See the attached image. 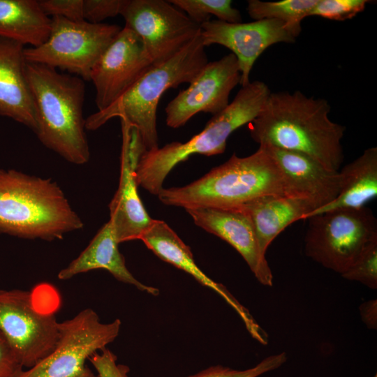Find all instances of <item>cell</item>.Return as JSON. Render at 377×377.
<instances>
[{
    "label": "cell",
    "instance_id": "5bb4252c",
    "mask_svg": "<svg viewBox=\"0 0 377 377\" xmlns=\"http://www.w3.org/2000/svg\"><path fill=\"white\" fill-rule=\"evenodd\" d=\"M200 35L205 47L217 44L232 51L237 59L242 87L251 81L250 73L260 55L269 46L279 43H293L296 38L286 24L277 20L264 19L251 22L228 23L218 20L200 25Z\"/></svg>",
    "mask_w": 377,
    "mask_h": 377
},
{
    "label": "cell",
    "instance_id": "8992f818",
    "mask_svg": "<svg viewBox=\"0 0 377 377\" xmlns=\"http://www.w3.org/2000/svg\"><path fill=\"white\" fill-rule=\"evenodd\" d=\"M270 93L264 82H250L241 87L223 110L208 121L200 133L187 142H172L161 148L145 151L134 168L137 185L158 195L165 179L178 163L194 154L209 156L223 154L229 136L258 116Z\"/></svg>",
    "mask_w": 377,
    "mask_h": 377
},
{
    "label": "cell",
    "instance_id": "cb8c5ba5",
    "mask_svg": "<svg viewBox=\"0 0 377 377\" xmlns=\"http://www.w3.org/2000/svg\"><path fill=\"white\" fill-rule=\"evenodd\" d=\"M318 0H282L263 1L249 0L246 10L254 20L274 19L283 22L295 38L302 31V21L310 15Z\"/></svg>",
    "mask_w": 377,
    "mask_h": 377
},
{
    "label": "cell",
    "instance_id": "484cf974",
    "mask_svg": "<svg viewBox=\"0 0 377 377\" xmlns=\"http://www.w3.org/2000/svg\"><path fill=\"white\" fill-rule=\"evenodd\" d=\"M344 279L377 289V239L369 243L353 264L341 274Z\"/></svg>",
    "mask_w": 377,
    "mask_h": 377
},
{
    "label": "cell",
    "instance_id": "f1b7e54d",
    "mask_svg": "<svg viewBox=\"0 0 377 377\" xmlns=\"http://www.w3.org/2000/svg\"><path fill=\"white\" fill-rule=\"evenodd\" d=\"M127 0H83L84 20L99 24L106 18L120 15Z\"/></svg>",
    "mask_w": 377,
    "mask_h": 377
},
{
    "label": "cell",
    "instance_id": "f546056e",
    "mask_svg": "<svg viewBox=\"0 0 377 377\" xmlns=\"http://www.w3.org/2000/svg\"><path fill=\"white\" fill-rule=\"evenodd\" d=\"M89 360L98 374L89 377H128V367L118 364L117 356L107 348L94 354Z\"/></svg>",
    "mask_w": 377,
    "mask_h": 377
},
{
    "label": "cell",
    "instance_id": "1f68e13d",
    "mask_svg": "<svg viewBox=\"0 0 377 377\" xmlns=\"http://www.w3.org/2000/svg\"><path fill=\"white\" fill-rule=\"evenodd\" d=\"M24 369L11 346L0 332V377H17Z\"/></svg>",
    "mask_w": 377,
    "mask_h": 377
},
{
    "label": "cell",
    "instance_id": "7402d4cb",
    "mask_svg": "<svg viewBox=\"0 0 377 377\" xmlns=\"http://www.w3.org/2000/svg\"><path fill=\"white\" fill-rule=\"evenodd\" d=\"M50 27L51 17L38 1L0 0V37L38 47L47 40Z\"/></svg>",
    "mask_w": 377,
    "mask_h": 377
},
{
    "label": "cell",
    "instance_id": "d4e9b609",
    "mask_svg": "<svg viewBox=\"0 0 377 377\" xmlns=\"http://www.w3.org/2000/svg\"><path fill=\"white\" fill-rule=\"evenodd\" d=\"M198 25L210 20L212 15L218 20L228 23L242 22L239 10L232 6L230 0H169Z\"/></svg>",
    "mask_w": 377,
    "mask_h": 377
},
{
    "label": "cell",
    "instance_id": "5b68a950",
    "mask_svg": "<svg viewBox=\"0 0 377 377\" xmlns=\"http://www.w3.org/2000/svg\"><path fill=\"white\" fill-rule=\"evenodd\" d=\"M200 33L168 60L153 65L133 86L108 108L85 119V128L96 130L114 117L133 128L145 151L158 147L156 111L168 89L191 83L208 63Z\"/></svg>",
    "mask_w": 377,
    "mask_h": 377
},
{
    "label": "cell",
    "instance_id": "ffe728a7",
    "mask_svg": "<svg viewBox=\"0 0 377 377\" xmlns=\"http://www.w3.org/2000/svg\"><path fill=\"white\" fill-rule=\"evenodd\" d=\"M249 216L260 252L265 256L272 242L286 227L317 209L304 198L268 195L251 200L240 206Z\"/></svg>",
    "mask_w": 377,
    "mask_h": 377
},
{
    "label": "cell",
    "instance_id": "2e32d148",
    "mask_svg": "<svg viewBox=\"0 0 377 377\" xmlns=\"http://www.w3.org/2000/svg\"><path fill=\"white\" fill-rule=\"evenodd\" d=\"M24 48L15 40L0 37V115L34 132L35 108L26 76Z\"/></svg>",
    "mask_w": 377,
    "mask_h": 377
},
{
    "label": "cell",
    "instance_id": "4dcf8cb0",
    "mask_svg": "<svg viewBox=\"0 0 377 377\" xmlns=\"http://www.w3.org/2000/svg\"><path fill=\"white\" fill-rule=\"evenodd\" d=\"M39 5L45 15L61 17L72 21H82L83 0H40Z\"/></svg>",
    "mask_w": 377,
    "mask_h": 377
},
{
    "label": "cell",
    "instance_id": "8fae6325",
    "mask_svg": "<svg viewBox=\"0 0 377 377\" xmlns=\"http://www.w3.org/2000/svg\"><path fill=\"white\" fill-rule=\"evenodd\" d=\"M142 40L153 65L188 45L201 31L186 13L164 0H127L120 14Z\"/></svg>",
    "mask_w": 377,
    "mask_h": 377
},
{
    "label": "cell",
    "instance_id": "52a82bcc",
    "mask_svg": "<svg viewBox=\"0 0 377 377\" xmlns=\"http://www.w3.org/2000/svg\"><path fill=\"white\" fill-rule=\"evenodd\" d=\"M307 219L306 256L341 275L377 239L376 218L366 207L333 209Z\"/></svg>",
    "mask_w": 377,
    "mask_h": 377
},
{
    "label": "cell",
    "instance_id": "7c38bea8",
    "mask_svg": "<svg viewBox=\"0 0 377 377\" xmlns=\"http://www.w3.org/2000/svg\"><path fill=\"white\" fill-rule=\"evenodd\" d=\"M240 80L239 66L234 54L208 62L188 87L165 107L167 126L172 128L183 126L200 112L213 116L221 112L229 105L230 94Z\"/></svg>",
    "mask_w": 377,
    "mask_h": 377
},
{
    "label": "cell",
    "instance_id": "4316f807",
    "mask_svg": "<svg viewBox=\"0 0 377 377\" xmlns=\"http://www.w3.org/2000/svg\"><path fill=\"white\" fill-rule=\"evenodd\" d=\"M287 360L285 352L264 358L256 366L244 370H238L221 365L208 367L188 377H258L281 367Z\"/></svg>",
    "mask_w": 377,
    "mask_h": 377
},
{
    "label": "cell",
    "instance_id": "9c48e42d",
    "mask_svg": "<svg viewBox=\"0 0 377 377\" xmlns=\"http://www.w3.org/2000/svg\"><path fill=\"white\" fill-rule=\"evenodd\" d=\"M121 325L119 319L102 323L91 309L80 311L73 318L59 322V337L54 348L17 377L90 376L93 373L85 365L87 360L114 341Z\"/></svg>",
    "mask_w": 377,
    "mask_h": 377
},
{
    "label": "cell",
    "instance_id": "6da1fadb",
    "mask_svg": "<svg viewBox=\"0 0 377 377\" xmlns=\"http://www.w3.org/2000/svg\"><path fill=\"white\" fill-rule=\"evenodd\" d=\"M330 110L324 98L300 91H271L258 116L249 124L250 135L259 145L300 152L330 170L339 171L346 127L330 119Z\"/></svg>",
    "mask_w": 377,
    "mask_h": 377
},
{
    "label": "cell",
    "instance_id": "603a6c76",
    "mask_svg": "<svg viewBox=\"0 0 377 377\" xmlns=\"http://www.w3.org/2000/svg\"><path fill=\"white\" fill-rule=\"evenodd\" d=\"M140 239L159 258L189 274L200 283L207 281L190 248L163 221L154 219Z\"/></svg>",
    "mask_w": 377,
    "mask_h": 377
},
{
    "label": "cell",
    "instance_id": "30bf717a",
    "mask_svg": "<svg viewBox=\"0 0 377 377\" xmlns=\"http://www.w3.org/2000/svg\"><path fill=\"white\" fill-rule=\"evenodd\" d=\"M58 325L54 314L34 306L30 292L0 290V332L24 369L36 365L54 348Z\"/></svg>",
    "mask_w": 377,
    "mask_h": 377
},
{
    "label": "cell",
    "instance_id": "ac0fdd59",
    "mask_svg": "<svg viewBox=\"0 0 377 377\" xmlns=\"http://www.w3.org/2000/svg\"><path fill=\"white\" fill-rule=\"evenodd\" d=\"M123 133L120 176L118 188L109 204L110 220L120 243L140 239L153 221L138 192L135 163L132 161L126 133Z\"/></svg>",
    "mask_w": 377,
    "mask_h": 377
},
{
    "label": "cell",
    "instance_id": "4fadbf2b",
    "mask_svg": "<svg viewBox=\"0 0 377 377\" xmlns=\"http://www.w3.org/2000/svg\"><path fill=\"white\" fill-rule=\"evenodd\" d=\"M152 66L142 39L127 27L121 28L91 71L98 111L111 105Z\"/></svg>",
    "mask_w": 377,
    "mask_h": 377
},
{
    "label": "cell",
    "instance_id": "9a60e30c",
    "mask_svg": "<svg viewBox=\"0 0 377 377\" xmlns=\"http://www.w3.org/2000/svg\"><path fill=\"white\" fill-rule=\"evenodd\" d=\"M186 211L195 225L231 245L262 285H273L272 272L259 249L253 223L242 207H193Z\"/></svg>",
    "mask_w": 377,
    "mask_h": 377
},
{
    "label": "cell",
    "instance_id": "83f0119b",
    "mask_svg": "<svg viewBox=\"0 0 377 377\" xmlns=\"http://www.w3.org/2000/svg\"><path fill=\"white\" fill-rule=\"evenodd\" d=\"M368 0H318L309 16L344 21L364 11Z\"/></svg>",
    "mask_w": 377,
    "mask_h": 377
},
{
    "label": "cell",
    "instance_id": "277c9868",
    "mask_svg": "<svg viewBox=\"0 0 377 377\" xmlns=\"http://www.w3.org/2000/svg\"><path fill=\"white\" fill-rule=\"evenodd\" d=\"M83 226L55 182L0 169V233L53 241Z\"/></svg>",
    "mask_w": 377,
    "mask_h": 377
},
{
    "label": "cell",
    "instance_id": "e0dca14e",
    "mask_svg": "<svg viewBox=\"0 0 377 377\" xmlns=\"http://www.w3.org/2000/svg\"><path fill=\"white\" fill-rule=\"evenodd\" d=\"M262 145L291 182L298 195L311 201L316 209L337 198L340 189L339 171L330 170L302 153Z\"/></svg>",
    "mask_w": 377,
    "mask_h": 377
},
{
    "label": "cell",
    "instance_id": "44dd1931",
    "mask_svg": "<svg viewBox=\"0 0 377 377\" xmlns=\"http://www.w3.org/2000/svg\"><path fill=\"white\" fill-rule=\"evenodd\" d=\"M340 189L330 203L309 214L313 215L337 209L360 208L377 195V147L366 149L341 171Z\"/></svg>",
    "mask_w": 377,
    "mask_h": 377
},
{
    "label": "cell",
    "instance_id": "d6a6232c",
    "mask_svg": "<svg viewBox=\"0 0 377 377\" xmlns=\"http://www.w3.org/2000/svg\"><path fill=\"white\" fill-rule=\"evenodd\" d=\"M360 313L363 323L369 329L377 328V301L371 300L362 303Z\"/></svg>",
    "mask_w": 377,
    "mask_h": 377
},
{
    "label": "cell",
    "instance_id": "836d02e7",
    "mask_svg": "<svg viewBox=\"0 0 377 377\" xmlns=\"http://www.w3.org/2000/svg\"><path fill=\"white\" fill-rule=\"evenodd\" d=\"M374 377H377V375H376V374H375V376H374Z\"/></svg>",
    "mask_w": 377,
    "mask_h": 377
},
{
    "label": "cell",
    "instance_id": "ba28073f",
    "mask_svg": "<svg viewBox=\"0 0 377 377\" xmlns=\"http://www.w3.org/2000/svg\"><path fill=\"white\" fill-rule=\"evenodd\" d=\"M121 29L117 24L52 17L47 40L38 47H25L24 59L89 81L92 68Z\"/></svg>",
    "mask_w": 377,
    "mask_h": 377
},
{
    "label": "cell",
    "instance_id": "d6986e66",
    "mask_svg": "<svg viewBox=\"0 0 377 377\" xmlns=\"http://www.w3.org/2000/svg\"><path fill=\"white\" fill-rule=\"evenodd\" d=\"M119 244L108 221L80 254L59 272V279L68 280L80 274L103 269L119 281L133 285L138 290L152 295H157L159 293L158 288L140 282L128 269L124 258L119 250Z\"/></svg>",
    "mask_w": 377,
    "mask_h": 377
},
{
    "label": "cell",
    "instance_id": "7a4b0ae2",
    "mask_svg": "<svg viewBox=\"0 0 377 377\" xmlns=\"http://www.w3.org/2000/svg\"><path fill=\"white\" fill-rule=\"evenodd\" d=\"M268 195L302 198L265 146L260 145L246 157L234 153L226 162L189 184L163 188L158 196L164 205L186 209L235 207Z\"/></svg>",
    "mask_w": 377,
    "mask_h": 377
},
{
    "label": "cell",
    "instance_id": "3957f363",
    "mask_svg": "<svg viewBox=\"0 0 377 377\" xmlns=\"http://www.w3.org/2000/svg\"><path fill=\"white\" fill-rule=\"evenodd\" d=\"M25 71L38 140L67 161L85 164L90 152L82 112L84 80L36 63L26 61Z\"/></svg>",
    "mask_w": 377,
    "mask_h": 377
}]
</instances>
